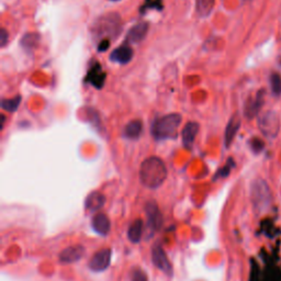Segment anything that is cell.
<instances>
[{
    "instance_id": "1",
    "label": "cell",
    "mask_w": 281,
    "mask_h": 281,
    "mask_svg": "<svg viewBox=\"0 0 281 281\" xmlns=\"http://www.w3.org/2000/svg\"><path fill=\"white\" fill-rule=\"evenodd\" d=\"M167 178V168L161 158L152 156L145 159L140 168V180L149 189L161 187Z\"/></svg>"
},
{
    "instance_id": "2",
    "label": "cell",
    "mask_w": 281,
    "mask_h": 281,
    "mask_svg": "<svg viewBox=\"0 0 281 281\" xmlns=\"http://www.w3.org/2000/svg\"><path fill=\"white\" fill-rule=\"evenodd\" d=\"M179 113H169L157 119L153 124L152 133L156 140H164L174 137L181 123Z\"/></svg>"
},
{
    "instance_id": "3",
    "label": "cell",
    "mask_w": 281,
    "mask_h": 281,
    "mask_svg": "<svg viewBox=\"0 0 281 281\" xmlns=\"http://www.w3.org/2000/svg\"><path fill=\"white\" fill-rule=\"evenodd\" d=\"M121 28V20L120 17L115 13H110L102 17L98 21L97 27V34L106 36L105 40H110V36H115L120 32Z\"/></svg>"
},
{
    "instance_id": "4",
    "label": "cell",
    "mask_w": 281,
    "mask_h": 281,
    "mask_svg": "<svg viewBox=\"0 0 281 281\" xmlns=\"http://www.w3.org/2000/svg\"><path fill=\"white\" fill-rule=\"evenodd\" d=\"M271 199L268 185L263 179H257L252 185V200L255 207L261 210L269 204Z\"/></svg>"
},
{
    "instance_id": "5",
    "label": "cell",
    "mask_w": 281,
    "mask_h": 281,
    "mask_svg": "<svg viewBox=\"0 0 281 281\" xmlns=\"http://www.w3.org/2000/svg\"><path fill=\"white\" fill-rule=\"evenodd\" d=\"M258 126L261 133L266 137L275 139L277 138L280 130V120L274 111H268L260 116L258 120Z\"/></svg>"
},
{
    "instance_id": "6",
    "label": "cell",
    "mask_w": 281,
    "mask_h": 281,
    "mask_svg": "<svg viewBox=\"0 0 281 281\" xmlns=\"http://www.w3.org/2000/svg\"><path fill=\"white\" fill-rule=\"evenodd\" d=\"M152 260H153L154 266H155L156 268L162 270L164 274H166L168 276H172V266L161 244H155L153 246Z\"/></svg>"
},
{
    "instance_id": "7",
    "label": "cell",
    "mask_w": 281,
    "mask_h": 281,
    "mask_svg": "<svg viewBox=\"0 0 281 281\" xmlns=\"http://www.w3.org/2000/svg\"><path fill=\"white\" fill-rule=\"evenodd\" d=\"M111 255L112 253L110 248H104V250L95 253L89 260V268L96 273L106 270L111 263Z\"/></svg>"
},
{
    "instance_id": "8",
    "label": "cell",
    "mask_w": 281,
    "mask_h": 281,
    "mask_svg": "<svg viewBox=\"0 0 281 281\" xmlns=\"http://www.w3.org/2000/svg\"><path fill=\"white\" fill-rule=\"evenodd\" d=\"M145 213H146L147 217L148 226L153 231H159L163 225L164 219L161 210H159L155 201H148V202H146V204H145Z\"/></svg>"
},
{
    "instance_id": "9",
    "label": "cell",
    "mask_w": 281,
    "mask_h": 281,
    "mask_svg": "<svg viewBox=\"0 0 281 281\" xmlns=\"http://www.w3.org/2000/svg\"><path fill=\"white\" fill-rule=\"evenodd\" d=\"M265 104V90L261 89L258 92H256L255 96H252L247 99L245 108H244V113L247 119H253L259 113Z\"/></svg>"
},
{
    "instance_id": "10",
    "label": "cell",
    "mask_w": 281,
    "mask_h": 281,
    "mask_svg": "<svg viewBox=\"0 0 281 281\" xmlns=\"http://www.w3.org/2000/svg\"><path fill=\"white\" fill-rule=\"evenodd\" d=\"M86 253V248L83 245L68 246L60 252L59 261L63 264H74L81 260Z\"/></svg>"
},
{
    "instance_id": "11",
    "label": "cell",
    "mask_w": 281,
    "mask_h": 281,
    "mask_svg": "<svg viewBox=\"0 0 281 281\" xmlns=\"http://www.w3.org/2000/svg\"><path fill=\"white\" fill-rule=\"evenodd\" d=\"M148 28L149 26L147 22H139L138 25L131 28V30L128 32L126 42L132 44H138L140 42H142L145 39V36L147 35Z\"/></svg>"
},
{
    "instance_id": "12",
    "label": "cell",
    "mask_w": 281,
    "mask_h": 281,
    "mask_svg": "<svg viewBox=\"0 0 281 281\" xmlns=\"http://www.w3.org/2000/svg\"><path fill=\"white\" fill-rule=\"evenodd\" d=\"M91 226L93 231L97 232L99 235L107 236L110 232L111 223L109 218H108L105 213H97L95 217L92 218Z\"/></svg>"
},
{
    "instance_id": "13",
    "label": "cell",
    "mask_w": 281,
    "mask_h": 281,
    "mask_svg": "<svg viewBox=\"0 0 281 281\" xmlns=\"http://www.w3.org/2000/svg\"><path fill=\"white\" fill-rule=\"evenodd\" d=\"M106 77H107V75L104 70H102L100 64L97 63L93 65L90 69H89V72L87 74V82L90 83L93 87L101 89L102 87H104Z\"/></svg>"
},
{
    "instance_id": "14",
    "label": "cell",
    "mask_w": 281,
    "mask_h": 281,
    "mask_svg": "<svg viewBox=\"0 0 281 281\" xmlns=\"http://www.w3.org/2000/svg\"><path fill=\"white\" fill-rule=\"evenodd\" d=\"M106 203V197L98 193V191H92L91 194H89L87 196V198L85 200V209L86 211L90 213L97 212L98 210H100L104 207Z\"/></svg>"
},
{
    "instance_id": "15",
    "label": "cell",
    "mask_w": 281,
    "mask_h": 281,
    "mask_svg": "<svg viewBox=\"0 0 281 281\" xmlns=\"http://www.w3.org/2000/svg\"><path fill=\"white\" fill-rule=\"evenodd\" d=\"M240 128H241V118H240V115L236 113V114H234L231 119H229L228 123L226 125V130H225L226 147H229V145L232 144Z\"/></svg>"
},
{
    "instance_id": "16",
    "label": "cell",
    "mask_w": 281,
    "mask_h": 281,
    "mask_svg": "<svg viewBox=\"0 0 281 281\" xmlns=\"http://www.w3.org/2000/svg\"><path fill=\"white\" fill-rule=\"evenodd\" d=\"M199 124L197 122H188L182 130V142L187 148H191L194 145L197 134L199 132Z\"/></svg>"
},
{
    "instance_id": "17",
    "label": "cell",
    "mask_w": 281,
    "mask_h": 281,
    "mask_svg": "<svg viewBox=\"0 0 281 281\" xmlns=\"http://www.w3.org/2000/svg\"><path fill=\"white\" fill-rule=\"evenodd\" d=\"M133 57V50L130 46H120L115 49L110 55V59L112 62L119 64H128Z\"/></svg>"
},
{
    "instance_id": "18",
    "label": "cell",
    "mask_w": 281,
    "mask_h": 281,
    "mask_svg": "<svg viewBox=\"0 0 281 281\" xmlns=\"http://www.w3.org/2000/svg\"><path fill=\"white\" fill-rule=\"evenodd\" d=\"M143 131V122L140 120H133L125 125L124 137L130 140H137L140 138Z\"/></svg>"
},
{
    "instance_id": "19",
    "label": "cell",
    "mask_w": 281,
    "mask_h": 281,
    "mask_svg": "<svg viewBox=\"0 0 281 281\" xmlns=\"http://www.w3.org/2000/svg\"><path fill=\"white\" fill-rule=\"evenodd\" d=\"M142 233H143V220L137 219L129 227L128 231L129 240L137 244V243L140 241V238H142Z\"/></svg>"
},
{
    "instance_id": "20",
    "label": "cell",
    "mask_w": 281,
    "mask_h": 281,
    "mask_svg": "<svg viewBox=\"0 0 281 281\" xmlns=\"http://www.w3.org/2000/svg\"><path fill=\"white\" fill-rule=\"evenodd\" d=\"M40 41V35L37 33H28L22 37L21 44L25 49H34Z\"/></svg>"
},
{
    "instance_id": "21",
    "label": "cell",
    "mask_w": 281,
    "mask_h": 281,
    "mask_svg": "<svg viewBox=\"0 0 281 281\" xmlns=\"http://www.w3.org/2000/svg\"><path fill=\"white\" fill-rule=\"evenodd\" d=\"M213 6L214 0H197V9L201 16H208Z\"/></svg>"
},
{
    "instance_id": "22",
    "label": "cell",
    "mask_w": 281,
    "mask_h": 281,
    "mask_svg": "<svg viewBox=\"0 0 281 281\" xmlns=\"http://www.w3.org/2000/svg\"><path fill=\"white\" fill-rule=\"evenodd\" d=\"M270 87L274 96L279 97L281 95V75L279 73L270 75Z\"/></svg>"
},
{
    "instance_id": "23",
    "label": "cell",
    "mask_w": 281,
    "mask_h": 281,
    "mask_svg": "<svg viewBox=\"0 0 281 281\" xmlns=\"http://www.w3.org/2000/svg\"><path fill=\"white\" fill-rule=\"evenodd\" d=\"M20 102H21V96H16L15 98H11V99L3 100L1 107L2 109H4L6 111L15 112L18 109V107L20 106Z\"/></svg>"
},
{
    "instance_id": "24",
    "label": "cell",
    "mask_w": 281,
    "mask_h": 281,
    "mask_svg": "<svg viewBox=\"0 0 281 281\" xmlns=\"http://www.w3.org/2000/svg\"><path fill=\"white\" fill-rule=\"evenodd\" d=\"M265 147L264 140L259 138H253L251 140V148L253 149V152L258 154L263 151Z\"/></svg>"
},
{
    "instance_id": "25",
    "label": "cell",
    "mask_w": 281,
    "mask_h": 281,
    "mask_svg": "<svg viewBox=\"0 0 281 281\" xmlns=\"http://www.w3.org/2000/svg\"><path fill=\"white\" fill-rule=\"evenodd\" d=\"M234 166V162H233V159H229V161L227 162V164L225 166H224L223 168H221L218 172H217V175H215L214 177V179H217L218 177H227L228 174H229V171H231L232 169V167Z\"/></svg>"
},
{
    "instance_id": "26",
    "label": "cell",
    "mask_w": 281,
    "mask_h": 281,
    "mask_svg": "<svg viewBox=\"0 0 281 281\" xmlns=\"http://www.w3.org/2000/svg\"><path fill=\"white\" fill-rule=\"evenodd\" d=\"M132 281H148L147 275L142 269H134L132 273Z\"/></svg>"
},
{
    "instance_id": "27",
    "label": "cell",
    "mask_w": 281,
    "mask_h": 281,
    "mask_svg": "<svg viewBox=\"0 0 281 281\" xmlns=\"http://www.w3.org/2000/svg\"><path fill=\"white\" fill-rule=\"evenodd\" d=\"M162 6V0H147V2L145 3L144 8H161ZM143 8V10H144Z\"/></svg>"
},
{
    "instance_id": "28",
    "label": "cell",
    "mask_w": 281,
    "mask_h": 281,
    "mask_svg": "<svg viewBox=\"0 0 281 281\" xmlns=\"http://www.w3.org/2000/svg\"><path fill=\"white\" fill-rule=\"evenodd\" d=\"M110 46V40H101L99 43H98V51L99 52H105Z\"/></svg>"
},
{
    "instance_id": "29",
    "label": "cell",
    "mask_w": 281,
    "mask_h": 281,
    "mask_svg": "<svg viewBox=\"0 0 281 281\" xmlns=\"http://www.w3.org/2000/svg\"><path fill=\"white\" fill-rule=\"evenodd\" d=\"M7 41H8V33L6 30L2 29L1 32H0V42H1L2 48L7 44Z\"/></svg>"
},
{
    "instance_id": "30",
    "label": "cell",
    "mask_w": 281,
    "mask_h": 281,
    "mask_svg": "<svg viewBox=\"0 0 281 281\" xmlns=\"http://www.w3.org/2000/svg\"><path fill=\"white\" fill-rule=\"evenodd\" d=\"M111 1H119V0H111Z\"/></svg>"
},
{
    "instance_id": "31",
    "label": "cell",
    "mask_w": 281,
    "mask_h": 281,
    "mask_svg": "<svg viewBox=\"0 0 281 281\" xmlns=\"http://www.w3.org/2000/svg\"><path fill=\"white\" fill-rule=\"evenodd\" d=\"M245 1H250V0H245Z\"/></svg>"
}]
</instances>
